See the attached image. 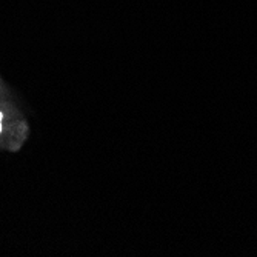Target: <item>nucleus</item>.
<instances>
[{
	"instance_id": "f257e3e1",
	"label": "nucleus",
	"mask_w": 257,
	"mask_h": 257,
	"mask_svg": "<svg viewBox=\"0 0 257 257\" xmlns=\"http://www.w3.org/2000/svg\"><path fill=\"white\" fill-rule=\"evenodd\" d=\"M0 120H2V112H0Z\"/></svg>"
},
{
	"instance_id": "f03ea898",
	"label": "nucleus",
	"mask_w": 257,
	"mask_h": 257,
	"mask_svg": "<svg viewBox=\"0 0 257 257\" xmlns=\"http://www.w3.org/2000/svg\"><path fill=\"white\" fill-rule=\"evenodd\" d=\"M0 131H2V126H0Z\"/></svg>"
}]
</instances>
